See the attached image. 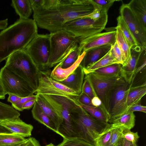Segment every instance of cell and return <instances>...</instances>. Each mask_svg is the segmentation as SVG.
Instances as JSON below:
<instances>
[{"instance_id": "9c48e42d", "label": "cell", "mask_w": 146, "mask_h": 146, "mask_svg": "<svg viewBox=\"0 0 146 146\" xmlns=\"http://www.w3.org/2000/svg\"><path fill=\"white\" fill-rule=\"evenodd\" d=\"M24 50L30 56L40 70H48L50 52V34H38Z\"/></svg>"}, {"instance_id": "11a10c76", "label": "cell", "mask_w": 146, "mask_h": 146, "mask_svg": "<svg viewBox=\"0 0 146 146\" xmlns=\"http://www.w3.org/2000/svg\"><path fill=\"white\" fill-rule=\"evenodd\" d=\"M2 133L12 134L13 133L1 125L0 123V134Z\"/></svg>"}, {"instance_id": "8d00e7d4", "label": "cell", "mask_w": 146, "mask_h": 146, "mask_svg": "<svg viewBox=\"0 0 146 146\" xmlns=\"http://www.w3.org/2000/svg\"><path fill=\"white\" fill-rule=\"evenodd\" d=\"M123 129L113 127L110 140L106 146H116L119 139L122 137Z\"/></svg>"}, {"instance_id": "2e32d148", "label": "cell", "mask_w": 146, "mask_h": 146, "mask_svg": "<svg viewBox=\"0 0 146 146\" xmlns=\"http://www.w3.org/2000/svg\"><path fill=\"white\" fill-rule=\"evenodd\" d=\"M0 123L13 133L23 137H30L31 135L33 126L24 122L19 117L15 120L1 121Z\"/></svg>"}, {"instance_id": "ba28073f", "label": "cell", "mask_w": 146, "mask_h": 146, "mask_svg": "<svg viewBox=\"0 0 146 146\" xmlns=\"http://www.w3.org/2000/svg\"><path fill=\"white\" fill-rule=\"evenodd\" d=\"M51 72L49 70H39L38 85L34 94L61 96L77 102V99L79 94L52 78L50 77Z\"/></svg>"}, {"instance_id": "83f0119b", "label": "cell", "mask_w": 146, "mask_h": 146, "mask_svg": "<svg viewBox=\"0 0 146 146\" xmlns=\"http://www.w3.org/2000/svg\"><path fill=\"white\" fill-rule=\"evenodd\" d=\"M115 63H118L111 55L110 50L107 54L98 60L84 68V70L85 74H86L92 72L99 68Z\"/></svg>"}, {"instance_id": "5bb4252c", "label": "cell", "mask_w": 146, "mask_h": 146, "mask_svg": "<svg viewBox=\"0 0 146 146\" xmlns=\"http://www.w3.org/2000/svg\"><path fill=\"white\" fill-rule=\"evenodd\" d=\"M116 30H113L101 33L82 39L78 43L81 54L94 47L108 44L113 45L116 42Z\"/></svg>"}, {"instance_id": "db71d44e", "label": "cell", "mask_w": 146, "mask_h": 146, "mask_svg": "<svg viewBox=\"0 0 146 146\" xmlns=\"http://www.w3.org/2000/svg\"><path fill=\"white\" fill-rule=\"evenodd\" d=\"M6 94L3 87L0 81V99H4Z\"/></svg>"}, {"instance_id": "f35d334b", "label": "cell", "mask_w": 146, "mask_h": 146, "mask_svg": "<svg viewBox=\"0 0 146 146\" xmlns=\"http://www.w3.org/2000/svg\"><path fill=\"white\" fill-rule=\"evenodd\" d=\"M111 55L118 63L123 64V62L121 53L118 44L116 42L112 45L110 50Z\"/></svg>"}, {"instance_id": "8fae6325", "label": "cell", "mask_w": 146, "mask_h": 146, "mask_svg": "<svg viewBox=\"0 0 146 146\" xmlns=\"http://www.w3.org/2000/svg\"><path fill=\"white\" fill-rule=\"evenodd\" d=\"M130 85L125 81L111 89L107 94L105 107L110 119L128 111L127 95Z\"/></svg>"}, {"instance_id": "60d3db41", "label": "cell", "mask_w": 146, "mask_h": 146, "mask_svg": "<svg viewBox=\"0 0 146 146\" xmlns=\"http://www.w3.org/2000/svg\"><path fill=\"white\" fill-rule=\"evenodd\" d=\"M81 92L85 93L91 99L96 96L88 81L84 78L82 88Z\"/></svg>"}, {"instance_id": "e0dca14e", "label": "cell", "mask_w": 146, "mask_h": 146, "mask_svg": "<svg viewBox=\"0 0 146 146\" xmlns=\"http://www.w3.org/2000/svg\"><path fill=\"white\" fill-rule=\"evenodd\" d=\"M112 46L106 44L87 50L80 65L84 68L96 62L108 52Z\"/></svg>"}, {"instance_id": "4316f807", "label": "cell", "mask_w": 146, "mask_h": 146, "mask_svg": "<svg viewBox=\"0 0 146 146\" xmlns=\"http://www.w3.org/2000/svg\"><path fill=\"white\" fill-rule=\"evenodd\" d=\"M80 106L97 120L104 123H109L110 117L103 106L99 107H92L83 105Z\"/></svg>"}, {"instance_id": "836d02e7", "label": "cell", "mask_w": 146, "mask_h": 146, "mask_svg": "<svg viewBox=\"0 0 146 146\" xmlns=\"http://www.w3.org/2000/svg\"><path fill=\"white\" fill-rule=\"evenodd\" d=\"M81 54L78 46L71 51L61 62L62 68H68L73 64Z\"/></svg>"}, {"instance_id": "52a82bcc", "label": "cell", "mask_w": 146, "mask_h": 146, "mask_svg": "<svg viewBox=\"0 0 146 146\" xmlns=\"http://www.w3.org/2000/svg\"><path fill=\"white\" fill-rule=\"evenodd\" d=\"M108 20L107 13L96 21L88 17L78 18L66 23L62 29L73 34L79 42L84 38L101 33L105 29Z\"/></svg>"}, {"instance_id": "cb8c5ba5", "label": "cell", "mask_w": 146, "mask_h": 146, "mask_svg": "<svg viewBox=\"0 0 146 146\" xmlns=\"http://www.w3.org/2000/svg\"><path fill=\"white\" fill-rule=\"evenodd\" d=\"M11 6L19 15V19H29L32 10L29 0H12Z\"/></svg>"}, {"instance_id": "4dcf8cb0", "label": "cell", "mask_w": 146, "mask_h": 146, "mask_svg": "<svg viewBox=\"0 0 146 146\" xmlns=\"http://www.w3.org/2000/svg\"><path fill=\"white\" fill-rule=\"evenodd\" d=\"M24 137L14 134H0V146L19 143L27 140Z\"/></svg>"}, {"instance_id": "7c38bea8", "label": "cell", "mask_w": 146, "mask_h": 146, "mask_svg": "<svg viewBox=\"0 0 146 146\" xmlns=\"http://www.w3.org/2000/svg\"><path fill=\"white\" fill-rule=\"evenodd\" d=\"M84 78L88 81L95 95L101 100L105 108L106 98L109 92L125 81L120 75H106L94 72L85 74Z\"/></svg>"}, {"instance_id": "7402d4cb", "label": "cell", "mask_w": 146, "mask_h": 146, "mask_svg": "<svg viewBox=\"0 0 146 146\" xmlns=\"http://www.w3.org/2000/svg\"><path fill=\"white\" fill-rule=\"evenodd\" d=\"M36 102L54 124L57 131L62 121L42 95H37ZM58 134V133H57Z\"/></svg>"}, {"instance_id": "9f6ffc18", "label": "cell", "mask_w": 146, "mask_h": 146, "mask_svg": "<svg viewBox=\"0 0 146 146\" xmlns=\"http://www.w3.org/2000/svg\"><path fill=\"white\" fill-rule=\"evenodd\" d=\"M27 140L24 142H23L19 143H15L7 145H2L1 146H25L26 144V143Z\"/></svg>"}, {"instance_id": "7bdbcfd3", "label": "cell", "mask_w": 146, "mask_h": 146, "mask_svg": "<svg viewBox=\"0 0 146 146\" xmlns=\"http://www.w3.org/2000/svg\"><path fill=\"white\" fill-rule=\"evenodd\" d=\"M106 14H102L101 12L100 9L94 6V9L93 12L89 15L84 17H88L96 21L100 19Z\"/></svg>"}, {"instance_id": "8992f818", "label": "cell", "mask_w": 146, "mask_h": 146, "mask_svg": "<svg viewBox=\"0 0 146 146\" xmlns=\"http://www.w3.org/2000/svg\"><path fill=\"white\" fill-rule=\"evenodd\" d=\"M41 95L62 121V123L58 130V134L64 139L75 138L70 113L77 105L79 104L77 102L64 96Z\"/></svg>"}, {"instance_id": "6da1fadb", "label": "cell", "mask_w": 146, "mask_h": 146, "mask_svg": "<svg viewBox=\"0 0 146 146\" xmlns=\"http://www.w3.org/2000/svg\"><path fill=\"white\" fill-rule=\"evenodd\" d=\"M94 9L91 0H61L50 8L34 9L33 18L37 27L50 33L62 29L68 21L89 15Z\"/></svg>"}, {"instance_id": "f6af8a7d", "label": "cell", "mask_w": 146, "mask_h": 146, "mask_svg": "<svg viewBox=\"0 0 146 146\" xmlns=\"http://www.w3.org/2000/svg\"><path fill=\"white\" fill-rule=\"evenodd\" d=\"M61 0H43L42 5L40 7L47 9L55 6L59 4Z\"/></svg>"}, {"instance_id": "ee69618b", "label": "cell", "mask_w": 146, "mask_h": 146, "mask_svg": "<svg viewBox=\"0 0 146 146\" xmlns=\"http://www.w3.org/2000/svg\"><path fill=\"white\" fill-rule=\"evenodd\" d=\"M129 112H134L138 111L146 113V107L141 105L140 103L134 104L129 108L127 111Z\"/></svg>"}, {"instance_id": "bcb514c9", "label": "cell", "mask_w": 146, "mask_h": 146, "mask_svg": "<svg viewBox=\"0 0 146 146\" xmlns=\"http://www.w3.org/2000/svg\"><path fill=\"white\" fill-rule=\"evenodd\" d=\"M116 146H137V143L129 141L121 137L118 141Z\"/></svg>"}, {"instance_id": "f546056e", "label": "cell", "mask_w": 146, "mask_h": 146, "mask_svg": "<svg viewBox=\"0 0 146 146\" xmlns=\"http://www.w3.org/2000/svg\"><path fill=\"white\" fill-rule=\"evenodd\" d=\"M117 20V26L119 27L130 46L132 47L137 46L133 36L122 17L120 15L118 16Z\"/></svg>"}, {"instance_id": "44dd1931", "label": "cell", "mask_w": 146, "mask_h": 146, "mask_svg": "<svg viewBox=\"0 0 146 146\" xmlns=\"http://www.w3.org/2000/svg\"><path fill=\"white\" fill-rule=\"evenodd\" d=\"M146 94V82L137 85L129 86L127 95V104L129 108L140 103L142 98Z\"/></svg>"}, {"instance_id": "30bf717a", "label": "cell", "mask_w": 146, "mask_h": 146, "mask_svg": "<svg viewBox=\"0 0 146 146\" xmlns=\"http://www.w3.org/2000/svg\"><path fill=\"white\" fill-rule=\"evenodd\" d=\"M0 81L6 94L23 98L34 94L35 90L26 80L4 66L0 70Z\"/></svg>"}, {"instance_id": "74e56055", "label": "cell", "mask_w": 146, "mask_h": 146, "mask_svg": "<svg viewBox=\"0 0 146 146\" xmlns=\"http://www.w3.org/2000/svg\"><path fill=\"white\" fill-rule=\"evenodd\" d=\"M122 137L129 141L136 143L139 137L137 132H133L127 129L123 130Z\"/></svg>"}, {"instance_id": "7dc6e473", "label": "cell", "mask_w": 146, "mask_h": 146, "mask_svg": "<svg viewBox=\"0 0 146 146\" xmlns=\"http://www.w3.org/2000/svg\"><path fill=\"white\" fill-rule=\"evenodd\" d=\"M29 1L33 11L41 6L43 1V0H29Z\"/></svg>"}, {"instance_id": "ab89813d", "label": "cell", "mask_w": 146, "mask_h": 146, "mask_svg": "<svg viewBox=\"0 0 146 146\" xmlns=\"http://www.w3.org/2000/svg\"><path fill=\"white\" fill-rule=\"evenodd\" d=\"M37 97V95L33 94L28 97L22 98L17 103L14 104L12 105V106L17 110L22 111L23 110L22 107L24 104L29 101L36 100Z\"/></svg>"}, {"instance_id": "681fc988", "label": "cell", "mask_w": 146, "mask_h": 146, "mask_svg": "<svg viewBox=\"0 0 146 146\" xmlns=\"http://www.w3.org/2000/svg\"><path fill=\"white\" fill-rule=\"evenodd\" d=\"M25 146H40L39 142L35 138L30 137L27 139Z\"/></svg>"}, {"instance_id": "277c9868", "label": "cell", "mask_w": 146, "mask_h": 146, "mask_svg": "<svg viewBox=\"0 0 146 146\" xmlns=\"http://www.w3.org/2000/svg\"><path fill=\"white\" fill-rule=\"evenodd\" d=\"M4 66L26 80L35 90L36 89L40 70L25 50L17 51L11 54Z\"/></svg>"}, {"instance_id": "f5cc1de1", "label": "cell", "mask_w": 146, "mask_h": 146, "mask_svg": "<svg viewBox=\"0 0 146 146\" xmlns=\"http://www.w3.org/2000/svg\"><path fill=\"white\" fill-rule=\"evenodd\" d=\"M8 25V19L0 20V30H4L6 29Z\"/></svg>"}, {"instance_id": "d6986e66", "label": "cell", "mask_w": 146, "mask_h": 146, "mask_svg": "<svg viewBox=\"0 0 146 146\" xmlns=\"http://www.w3.org/2000/svg\"><path fill=\"white\" fill-rule=\"evenodd\" d=\"M85 52H83L78 57L75 62L70 67L66 68H61V62L55 66L51 71L50 77L57 81H63L71 74L80 65L85 54Z\"/></svg>"}, {"instance_id": "5b68a950", "label": "cell", "mask_w": 146, "mask_h": 146, "mask_svg": "<svg viewBox=\"0 0 146 146\" xmlns=\"http://www.w3.org/2000/svg\"><path fill=\"white\" fill-rule=\"evenodd\" d=\"M50 52L48 69L63 61L68 55L78 46L79 40L64 29L50 33Z\"/></svg>"}, {"instance_id": "d4e9b609", "label": "cell", "mask_w": 146, "mask_h": 146, "mask_svg": "<svg viewBox=\"0 0 146 146\" xmlns=\"http://www.w3.org/2000/svg\"><path fill=\"white\" fill-rule=\"evenodd\" d=\"M116 31V42L121 51L123 64H124L127 61L130 56V46L119 27L117 26L115 27Z\"/></svg>"}, {"instance_id": "9a60e30c", "label": "cell", "mask_w": 146, "mask_h": 146, "mask_svg": "<svg viewBox=\"0 0 146 146\" xmlns=\"http://www.w3.org/2000/svg\"><path fill=\"white\" fill-rule=\"evenodd\" d=\"M143 49L138 46H132L131 49L129 57L126 62L122 65L120 75L130 84L132 81L139 56Z\"/></svg>"}, {"instance_id": "7a4b0ae2", "label": "cell", "mask_w": 146, "mask_h": 146, "mask_svg": "<svg viewBox=\"0 0 146 146\" xmlns=\"http://www.w3.org/2000/svg\"><path fill=\"white\" fill-rule=\"evenodd\" d=\"M33 19H20L0 32V64L11 54L24 50L38 34Z\"/></svg>"}, {"instance_id": "1f68e13d", "label": "cell", "mask_w": 146, "mask_h": 146, "mask_svg": "<svg viewBox=\"0 0 146 146\" xmlns=\"http://www.w3.org/2000/svg\"><path fill=\"white\" fill-rule=\"evenodd\" d=\"M113 127L111 124L109 123L95 140L94 146H106L110 140Z\"/></svg>"}, {"instance_id": "ac0fdd59", "label": "cell", "mask_w": 146, "mask_h": 146, "mask_svg": "<svg viewBox=\"0 0 146 146\" xmlns=\"http://www.w3.org/2000/svg\"><path fill=\"white\" fill-rule=\"evenodd\" d=\"M84 68L79 65L75 70L65 79L58 81L79 94L85 77Z\"/></svg>"}, {"instance_id": "c3c4849f", "label": "cell", "mask_w": 146, "mask_h": 146, "mask_svg": "<svg viewBox=\"0 0 146 146\" xmlns=\"http://www.w3.org/2000/svg\"><path fill=\"white\" fill-rule=\"evenodd\" d=\"M9 95L7 101L11 103L12 105L16 104L22 98L13 94H9Z\"/></svg>"}, {"instance_id": "484cf974", "label": "cell", "mask_w": 146, "mask_h": 146, "mask_svg": "<svg viewBox=\"0 0 146 146\" xmlns=\"http://www.w3.org/2000/svg\"><path fill=\"white\" fill-rule=\"evenodd\" d=\"M31 111L33 117L35 119L57 133L54 124L41 109L36 101Z\"/></svg>"}, {"instance_id": "816d5d0a", "label": "cell", "mask_w": 146, "mask_h": 146, "mask_svg": "<svg viewBox=\"0 0 146 146\" xmlns=\"http://www.w3.org/2000/svg\"><path fill=\"white\" fill-rule=\"evenodd\" d=\"M36 101V100H34L26 102L23 106L22 107L23 110H29L31 109L33 107Z\"/></svg>"}, {"instance_id": "f907efd6", "label": "cell", "mask_w": 146, "mask_h": 146, "mask_svg": "<svg viewBox=\"0 0 146 146\" xmlns=\"http://www.w3.org/2000/svg\"><path fill=\"white\" fill-rule=\"evenodd\" d=\"M92 102L94 107H99L103 105L101 100L96 96L92 99Z\"/></svg>"}, {"instance_id": "603a6c76", "label": "cell", "mask_w": 146, "mask_h": 146, "mask_svg": "<svg viewBox=\"0 0 146 146\" xmlns=\"http://www.w3.org/2000/svg\"><path fill=\"white\" fill-rule=\"evenodd\" d=\"M127 4L136 17L146 27V0H132Z\"/></svg>"}, {"instance_id": "ffe728a7", "label": "cell", "mask_w": 146, "mask_h": 146, "mask_svg": "<svg viewBox=\"0 0 146 146\" xmlns=\"http://www.w3.org/2000/svg\"><path fill=\"white\" fill-rule=\"evenodd\" d=\"M135 117L133 112L127 111L121 115L111 118L108 123L114 127L123 130H131L135 125Z\"/></svg>"}, {"instance_id": "d590c367", "label": "cell", "mask_w": 146, "mask_h": 146, "mask_svg": "<svg viewBox=\"0 0 146 146\" xmlns=\"http://www.w3.org/2000/svg\"><path fill=\"white\" fill-rule=\"evenodd\" d=\"M56 146H95L77 138L63 139Z\"/></svg>"}, {"instance_id": "3957f363", "label": "cell", "mask_w": 146, "mask_h": 146, "mask_svg": "<svg viewBox=\"0 0 146 146\" xmlns=\"http://www.w3.org/2000/svg\"><path fill=\"white\" fill-rule=\"evenodd\" d=\"M70 115L76 138L94 146L95 140L109 123L97 120L80 105L72 111Z\"/></svg>"}, {"instance_id": "e575fe53", "label": "cell", "mask_w": 146, "mask_h": 146, "mask_svg": "<svg viewBox=\"0 0 146 146\" xmlns=\"http://www.w3.org/2000/svg\"><path fill=\"white\" fill-rule=\"evenodd\" d=\"M94 6L100 9L101 13L103 14L107 13L110 8L114 2L118 1L115 0H91Z\"/></svg>"}, {"instance_id": "f1b7e54d", "label": "cell", "mask_w": 146, "mask_h": 146, "mask_svg": "<svg viewBox=\"0 0 146 146\" xmlns=\"http://www.w3.org/2000/svg\"><path fill=\"white\" fill-rule=\"evenodd\" d=\"M20 113L12 106L0 102V122L19 118Z\"/></svg>"}, {"instance_id": "b9f144b4", "label": "cell", "mask_w": 146, "mask_h": 146, "mask_svg": "<svg viewBox=\"0 0 146 146\" xmlns=\"http://www.w3.org/2000/svg\"><path fill=\"white\" fill-rule=\"evenodd\" d=\"M77 101L80 105L94 107L92 102V99L85 93L81 92L77 99Z\"/></svg>"}, {"instance_id": "4fadbf2b", "label": "cell", "mask_w": 146, "mask_h": 146, "mask_svg": "<svg viewBox=\"0 0 146 146\" xmlns=\"http://www.w3.org/2000/svg\"><path fill=\"white\" fill-rule=\"evenodd\" d=\"M119 13L133 36L137 45L143 48H146V27L136 17L127 4L121 5Z\"/></svg>"}, {"instance_id": "6f0895ef", "label": "cell", "mask_w": 146, "mask_h": 146, "mask_svg": "<svg viewBox=\"0 0 146 146\" xmlns=\"http://www.w3.org/2000/svg\"><path fill=\"white\" fill-rule=\"evenodd\" d=\"M45 146H56L54 145V144L52 143H50L48 145H46Z\"/></svg>"}, {"instance_id": "d6a6232c", "label": "cell", "mask_w": 146, "mask_h": 146, "mask_svg": "<svg viewBox=\"0 0 146 146\" xmlns=\"http://www.w3.org/2000/svg\"><path fill=\"white\" fill-rule=\"evenodd\" d=\"M121 64L115 63L99 68L93 72L106 75L121 76Z\"/></svg>"}]
</instances>
